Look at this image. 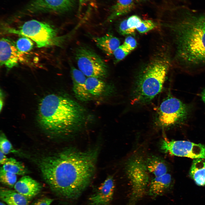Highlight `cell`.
Segmentation results:
<instances>
[{"label": "cell", "mask_w": 205, "mask_h": 205, "mask_svg": "<svg viewBox=\"0 0 205 205\" xmlns=\"http://www.w3.org/2000/svg\"><path fill=\"white\" fill-rule=\"evenodd\" d=\"M96 150L67 149L43 158L40 168L43 179L59 197L74 199L89 184L95 169Z\"/></svg>", "instance_id": "cell-1"}, {"label": "cell", "mask_w": 205, "mask_h": 205, "mask_svg": "<svg viewBox=\"0 0 205 205\" xmlns=\"http://www.w3.org/2000/svg\"><path fill=\"white\" fill-rule=\"evenodd\" d=\"M75 56L78 69L86 76L102 79L107 76L108 69L106 63L91 49L80 46L76 49Z\"/></svg>", "instance_id": "cell-7"}, {"label": "cell", "mask_w": 205, "mask_h": 205, "mask_svg": "<svg viewBox=\"0 0 205 205\" xmlns=\"http://www.w3.org/2000/svg\"><path fill=\"white\" fill-rule=\"evenodd\" d=\"M175 29L180 69L189 73L205 69V16L182 18Z\"/></svg>", "instance_id": "cell-2"}, {"label": "cell", "mask_w": 205, "mask_h": 205, "mask_svg": "<svg viewBox=\"0 0 205 205\" xmlns=\"http://www.w3.org/2000/svg\"><path fill=\"white\" fill-rule=\"evenodd\" d=\"M142 21L139 16L133 15L127 19V24L130 28L135 30L140 26Z\"/></svg>", "instance_id": "cell-28"}, {"label": "cell", "mask_w": 205, "mask_h": 205, "mask_svg": "<svg viewBox=\"0 0 205 205\" xmlns=\"http://www.w3.org/2000/svg\"></svg>", "instance_id": "cell-36"}, {"label": "cell", "mask_w": 205, "mask_h": 205, "mask_svg": "<svg viewBox=\"0 0 205 205\" xmlns=\"http://www.w3.org/2000/svg\"><path fill=\"white\" fill-rule=\"evenodd\" d=\"M33 46L32 42L27 37L19 38L16 42V47L20 52H25L30 50Z\"/></svg>", "instance_id": "cell-24"}, {"label": "cell", "mask_w": 205, "mask_h": 205, "mask_svg": "<svg viewBox=\"0 0 205 205\" xmlns=\"http://www.w3.org/2000/svg\"><path fill=\"white\" fill-rule=\"evenodd\" d=\"M96 45L106 55H113L114 51L120 46V41L110 33L100 37L93 38Z\"/></svg>", "instance_id": "cell-15"}, {"label": "cell", "mask_w": 205, "mask_h": 205, "mask_svg": "<svg viewBox=\"0 0 205 205\" xmlns=\"http://www.w3.org/2000/svg\"><path fill=\"white\" fill-rule=\"evenodd\" d=\"M9 158H8L5 155V154L4 153L1 151H0V163L1 165H4L9 160Z\"/></svg>", "instance_id": "cell-32"}, {"label": "cell", "mask_w": 205, "mask_h": 205, "mask_svg": "<svg viewBox=\"0 0 205 205\" xmlns=\"http://www.w3.org/2000/svg\"><path fill=\"white\" fill-rule=\"evenodd\" d=\"M123 45L128 50L131 51L136 47L137 43L136 39L133 37L129 36L125 40Z\"/></svg>", "instance_id": "cell-29"}, {"label": "cell", "mask_w": 205, "mask_h": 205, "mask_svg": "<svg viewBox=\"0 0 205 205\" xmlns=\"http://www.w3.org/2000/svg\"><path fill=\"white\" fill-rule=\"evenodd\" d=\"M146 163L148 171L155 177L167 173V168L166 164L156 157H152L149 158Z\"/></svg>", "instance_id": "cell-20"}, {"label": "cell", "mask_w": 205, "mask_h": 205, "mask_svg": "<svg viewBox=\"0 0 205 205\" xmlns=\"http://www.w3.org/2000/svg\"><path fill=\"white\" fill-rule=\"evenodd\" d=\"M0 197L8 205H28L31 200L15 190L3 188H0Z\"/></svg>", "instance_id": "cell-18"}, {"label": "cell", "mask_w": 205, "mask_h": 205, "mask_svg": "<svg viewBox=\"0 0 205 205\" xmlns=\"http://www.w3.org/2000/svg\"><path fill=\"white\" fill-rule=\"evenodd\" d=\"M88 0H79V10L87 2Z\"/></svg>", "instance_id": "cell-33"}, {"label": "cell", "mask_w": 205, "mask_h": 205, "mask_svg": "<svg viewBox=\"0 0 205 205\" xmlns=\"http://www.w3.org/2000/svg\"><path fill=\"white\" fill-rule=\"evenodd\" d=\"M75 0H33L28 10L31 13L52 12L62 13L73 7Z\"/></svg>", "instance_id": "cell-10"}, {"label": "cell", "mask_w": 205, "mask_h": 205, "mask_svg": "<svg viewBox=\"0 0 205 205\" xmlns=\"http://www.w3.org/2000/svg\"><path fill=\"white\" fill-rule=\"evenodd\" d=\"M1 168L16 175H24L27 173L26 169L22 163L12 158H9Z\"/></svg>", "instance_id": "cell-22"}, {"label": "cell", "mask_w": 205, "mask_h": 205, "mask_svg": "<svg viewBox=\"0 0 205 205\" xmlns=\"http://www.w3.org/2000/svg\"><path fill=\"white\" fill-rule=\"evenodd\" d=\"M155 26V23L152 20H145L142 21L140 26L136 29L139 32L144 33L153 29Z\"/></svg>", "instance_id": "cell-26"}, {"label": "cell", "mask_w": 205, "mask_h": 205, "mask_svg": "<svg viewBox=\"0 0 205 205\" xmlns=\"http://www.w3.org/2000/svg\"><path fill=\"white\" fill-rule=\"evenodd\" d=\"M131 51L126 48L123 45L120 46L114 52L113 55L117 61L124 59Z\"/></svg>", "instance_id": "cell-27"}, {"label": "cell", "mask_w": 205, "mask_h": 205, "mask_svg": "<svg viewBox=\"0 0 205 205\" xmlns=\"http://www.w3.org/2000/svg\"><path fill=\"white\" fill-rule=\"evenodd\" d=\"M189 174L197 185L200 186L205 185V159H194Z\"/></svg>", "instance_id": "cell-19"}, {"label": "cell", "mask_w": 205, "mask_h": 205, "mask_svg": "<svg viewBox=\"0 0 205 205\" xmlns=\"http://www.w3.org/2000/svg\"><path fill=\"white\" fill-rule=\"evenodd\" d=\"M17 175L5 171L1 167L0 171V181L4 185L10 188L14 187L17 182Z\"/></svg>", "instance_id": "cell-23"}, {"label": "cell", "mask_w": 205, "mask_h": 205, "mask_svg": "<svg viewBox=\"0 0 205 205\" xmlns=\"http://www.w3.org/2000/svg\"><path fill=\"white\" fill-rule=\"evenodd\" d=\"M42 187L39 183L28 176L22 177L14 186L16 191L30 199L40 192Z\"/></svg>", "instance_id": "cell-14"}, {"label": "cell", "mask_w": 205, "mask_h": 205, "mask_svg": "<svg viewBox=\"0 0 205 205\" xmlns=\"http://www.w3.org/2000/svg\"><path fill=\"white\" fill-rule=\"evenodd\" d=\"M189 106L174 97L169 98L161 104L159 120L165 126L181 124L187 119L190 112Z\"/></svg>", "instance_id": "cell-8"}, {"label": "cell", "mask_w": 205, "mask_h": 205, "mask_svg": "<svg viewBox=\"0 0 205 205\" xmlns=\"http://www.w3.org/2000/svg\"><path fill=\"white\" fill-rule=\"evenodd\" d=\"M169 66V61L163 59L155 60L151 62L139 79L132 102H148L160 93Z\"/></svg>", "instance_id": "cell-4"}, {"label": "cell", "mask_w": 205, "mask_h": 205, "mask_svg": "<svg viewBox=\"0 0 205 205\" xmlns=\"http://www.w3.org/2000/svg\"><path fill=\"white\" fill-rule=\"evenodd\" d=\"M86 86L87 91L91 95L98 96L104 91L106 85L101 79L95 77L87 78Z\"/></svg>", "instance_id": "cell-21"}, {"label": "cell", "mask_w": 205, "mask_h": 205, "mask_svg": "<svg viewBox=\"0 0 205 205\" xmlns=\"http://www.w3.org/2000/svg\"><path fill=\"white\" fill-rule=\"evenodd\" d=\"M171 181V176L167 173L155 177L150 183L149 194L153 197L161 195L169 186Z\"/></svg>", "instance_id": "cell-17"}, {"label": "cell", "mask_w": 205, "mask_h": 205, "mask_svg": "<svg viewBox=\"0 0 205 205\" xmlns=\"http://www.w3.org/2000/svg\"><path fill=\"white\" fill-rule=\"evenodd\" d=\"M162 150L176 156L192 159H205V146L186 141L162 140L161 145Z\"/></svg>", "instance_id": "cell-9"}, {"label": "cell", "mask_w": 205, "mask_h": 205, "mask_svg": "<svg viewBox=\"0 0 205 205\" xmlns=\"http://www.w3.org/2000/svg\"><path fill=\"white\" fill-rule=\"evenodd\" d=\"M202 99L205 104V89L203 90L201 94Z\"/></svg>", "instance_id": "cell-34"}, {"label": "cell", "mask_w": 205, "mask_h": 205, "mask_svg": "<svg viewBox=\"0 0 205 205\" xmlns=\"http://www.w3.org/2000/svg\"><path fill=\"white\" fill-rule=\"evenodd\" d=\"M127 20L122 21L119 25V29L120 32L123 35L132 34L134 33L135 30L130 28L127 24Z\"/></svg>", "instance_id": "cell-30"}, {"label": "cell", "mask_w": 205, "mask_h": 205, "mask_svg": "<svg viewBox=\"0 0 205 205\" xmlns=\"http://www.w3.org/2000/svg\"><path fill=\"white\" fill-rule=\"evenodd\" d=\"M113 178L108 177L89 198V205H108L112 198L114 190Z\"/></svg>", "instance_id": "cell-12"}, {"label": "cell", "mask_w": 205, "mask_h": 205, "mask_svg": "<svg viewBox=\"0 0 205 205\" xmlns=\"http://www.w3.org/2000/svg\"><path fill=\"white\" fill-rule=\"evenodd\" d=\"M146 163L138 156L128 162L126 171L132 187V192L127 205H135L144 193L149 181Z\"/></svg>", "instance_id": "cell-6"}, {"label": "cell", "mask_w": 205, "mask_h": 205, "mask_svg": "<svg viewBox=\"0 0 205 205\" xmlns=\"http://www.w3.org/2000/svg\"><path fill=\"white\" fill-rule=\"evenodd\" d=\"M0 151L5 155L11 153H16L17 152L3 133L1 134L0 136Z\"/></svg>", "instance_id": "cell-25"}, {"label": "cell", "mask_w": 205, "mask_h": 205, "mask_svg": "<svg viewBox=\"0 0 205 205\" xmlns=\"http://www.w3.org/2000/svg\"><path fill=\"white\" fill-rule=\"evenodd\" d=\"M53 200L50 198L43 197L35 200L31 205H50Z\"/></svg>", "instance_id": "cell-31"}, {"label": "cell", "mask_w": 205, "mask_h": 205, "mask_svg": "<svg viewBox=\"0 0 205 205\" xmlns=\"http://www.w3.org/2000/svg\"><path fill=\"white\" fill-rule=\"evenodd\" d=\"M0 205H5V204L3 202H1L0 203Z\"/></svg>", "instance_id": "cell-35"}, {"label": "cell", "mask_w": 205, "mask_h": 205, "mask_svg": "<svg viewBox=\"0 0 205 205\" xmlns=\"http://www.w3.org/2000/svg\"><path fill=\"white\" fill-rule=\"evenodd\" d=\"M38 122L45 131L61 134L71 132L81 126L85 119V112L72 99L54 94L43 98L39 105Z\"/></svg>", "instance_id": "cell-3"}, {"label": "cell", "mask_w": 205, "mask_h": 205, "mask_svg": "<svg viewBox=\"0 0 205 205\" xmlns=\"http://www.w3.org/2000/svg\"><path fill=\"white\" fill-rule=\"evenodd\" d=\"M135 7L134 0H117L111 9L110 13L105 22H111L130 13Z\"/></svg>", "instance_id": "cell-16"}, {"label": "cell", "mask_w": 205, "mask_h": 205, "mask_svg": "<svg viewBox=\"0 0 205 205\" xmlns=\"http://www.w3.org/2000/svg\"><path fill=\"white\" fill-rule=\"evenodd\" d=\"M11 32L30 39L38 48L59 45L68 36L58 37L56 30L49 24L35 20L26 22L18 30H13Z\"/></svg>", "instance_id": "cell-5"}, {"label": "cell", "mask_w": 205, "mask_h": 205, "mask_svg": "<svg viewBox=\"0 0 205 205\" xmlns=\"http://www.w3.org/2000/svg\"><path fill=\"white\" fill-rule=\"evenodd\" d=\"M71 75L73 82V89L76 97L82 101H86L91 98L86 86V76L79 69L71 66Z\"/></svg>", "instance_id": "cell-13"}, {"label": "cell", "mask_w": 205, "mask_h": 205, "mask_svg": "<svg viewBox=\"0 0 205 205\" xmlns=\"http://www.w3.org/2000/svg\"><path fill=\"white\" fill-rule=\"evenodd\" d=\"M20 52L8 39L2 38L0 42V63L10 69L16 66L22 60Z\"/></svg>", "instance_id": "cell-11"}]
</instances>
